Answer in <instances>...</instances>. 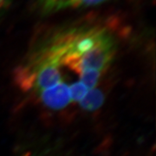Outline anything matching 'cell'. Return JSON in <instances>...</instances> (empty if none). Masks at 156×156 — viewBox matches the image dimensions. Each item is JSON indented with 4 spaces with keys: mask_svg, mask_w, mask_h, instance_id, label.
<instances>
[{
    "mask_svg": "<svg viewBox=\"0 0 156 156\" xmlns=\"http://www.w3.org/2000/svg\"><path fill=\"white\" fill-rule=\"evenodd\" d=\"M104 102V95L99 89H95L90 91L85 96L83 100L81 101L79 106L84 111H95Z\"/></svg>",
    "mask_w": 156,
    "mask_h": 156,
    "instance_id": "cell-3",
    "label": "cell"
},
{
    "mask_svg": "<svg viewBox=\"0 0 156 156\" xmlns=\"http://www.w3.org/2000/svg\"><path fill=\"white\" fill-rule=\"evenodd\" d=\"M29 156H41V155H39V154H30V155H29Z\"/></svg>",
    "mask_w": 156,
    "mask_h": 156,
    "instance_id": "cell-5",
    "label": "cell"
},
{
    "mask_svg": "<svg viewBox=\"0 0 156 156\" xmlns=\"http://www.w3.org/2000/svg\"><path fill=\"white\" fill-rule=\"evenodd\" d=\"M50 47L63 80L91 91L114 60L115 37L98 26L69 29L50 38Z\"/></svg>",
    "mask_w": 156,
    "mask_h": 156,
    "instance_id": "cell-1",
    "label": "cell"
},
{
    "mask_svg": "<svg viewBox=\"0 0 156 156\" xmlns=\"http://www.w3.org/2000/svg\"><path fill=\"white\" fill-rule=\"evenodd\" d=\"M7 1L8 0H0V15L2 14V12L4 11V8L5 7Z\"/></svg>",
    "mask_w": 156,
    "mask_h": 156,
    "instance_id": "cell-4",
    "label": "cell"
},
{
    "mask_svg": "<svg viewBox=\"0 0 156 156\" xmlns=\"http://www.w3.org/2000/svg\"><path fill=\"white\" fill-rule=\"evenodd\" d=\"M107 1L108 0H41V4L45 11H59L96 6Z\"/></svg>",
    "mask_w": 156,
    "mask_h": 156,
    "instance_id": "cell-2",
    "label": "cell"
}]
</instances>
